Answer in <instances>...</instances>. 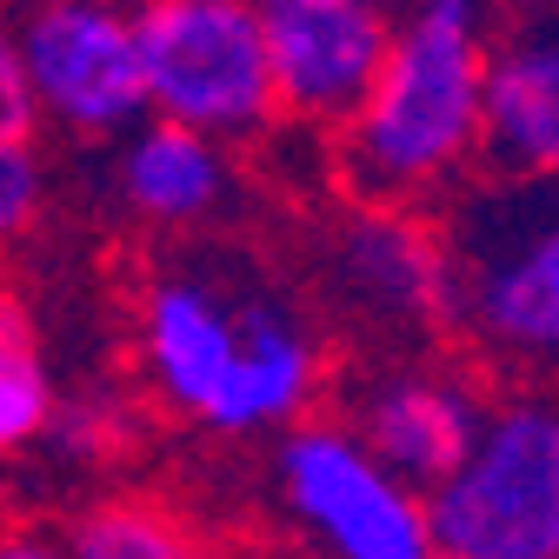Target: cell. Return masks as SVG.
Returning a JSON list of instances; mask_svg holds the SVG:
<instances>
[{
    "mask_svg": "<svg viewBox=\"0 0 559 559\" xmlns=\"http://www.w3.org/2000/svg\"><path fill=\"white\" fill-rule=\"evenodd\" d=\"M53 373L40 360L34 320L14 294H0V453H21L53 419Z\"/></svg>",
    "mask_w": 559,
    "mask_h": 559,
    "instance_id": "4fadbf2b",
    "label": "cell"
},
{
    "mask_svg": "<svg viewBox=\"0 0 559 559\" xmlns=\"http://www.w3.org/2000/svg\"><path fill=\"white\" fill-rule=\"evenodd\" d=\"M34 87H27V67L14 47V27L0 21V140H34Z\"/></svg>",
    "mask_w": 559,
    "mask_h": 559,
    "instance_id": "2e32d148",
    "label": "cell"
},
{
    "mask_svg": "<svg viewBox=\"0 0 559 559\" xmlns=\"http://www.w3.org/2000/svg\"><path fill=\"white\" fill-rule=\"evenodd\" d=\"M460 320L507 360L559 373V193L507 187L453 227Z\"/></svg>",
    "mask_w": 559,
    "mask_h": 559,
    "instance_id": "5b68a950",
    "label": "cell"
},
{
    "mask_svg": "<svg viewBox=\"0 0 559 559\" xmlns=\"http://www.w3.org/2000/svg\"><path fill=\"white\" fill-rule=\"evenodd\" d=\"M40 200H47V174L34 140H0V247H14L40 221Z\"/></svg>",
    "mask_w": 559,
    "mask_h": 559,
    "instance_id": "9a60e30c",
    "label": "cell"
},
{
    "mask_svg": "<svg viewBox=\"0 0 559 559\" xmlns=\"http://www.w3.org/2000/svg\"><path fill=\"white\" fill-rule=\"evenodd\" d=\"M147 114L200 140H247L273 120L260 8L247 0H147L133 8Z\"/></svg>",
    "mask_w": 559,
    "mask_h": 559,
    "instance_id": "277c9868",
    "label": "cell"
},
{
    "mask_svg": "<svg viewBox=\"0 0 559 559\" xmlns=\"http://www.w3.org/2000/svg\"><path fill=\"white\" fill-rule=\"evenodd\" d=\"M340 266L373 313H393V320H413V326L460 320V280H453L447 240H433L419 221L393 214V206H373V214H360L346 227Z\"/></svg>",
    "mask_w": 559,
    "mask_h": 559,
    "instance_id": "8fae6325",
    "label": "cell"
},
{
    "mask_svg": "<svg viewBox=\"0 0 559 559\" xmlns=\"http://www.w3.org/2000/svg\"><path fill=\"white\" fill-rule=\"evenodd\" d=\"M14 47L34 87V114L74 133H133L147 114L133 53V8L107 0H40L14 14Z\"/></svg>",
    "mask_w": 559,
    "mask_h": 559,
    "instance_id": "8992f818",
    "label": "cell"
},
{
    "mask_svg": "<svg viewBox=\"0 0 559 559\" xmlns=\"http://www.w3.org/2000/svg\"><path fill=\"white\" fill-rule=\"evenodd\" d=\"M67 559H200V552L160 507H94L67 539Z\"/></svg>",
    "mask_w": 559,
    "mask_h": 559,
    "instance_id": "5bb4252c",
    "label": "cell"
},
{
    "mask_svg": "<svg viewBox=\"0 0 559 559\" xmlns=\"http://www.w3.org/2000/svg\"><path fill=\"white\" fill-rule=\"evenodd\" d=\"M260 40L273 114L307 127H346L380 81L393 14L373 0H266Z\"/></svg>",
    "mask_w": 559,
    "mask_h": 559,
    "instance_id": "ba28073f",
    "label": "cell"
},
{
    "mask_svg": "<svg viewBox=\"0 0 559 559\" xmlns=\"http://www.w3.org/2000/svg\"><path fill=\"white\" fill-rule=\"evenodd\" d=\"M419 513L433 559H559V406H493Z\"/></svg>",
    "mask_w": 559,
    "mask_h": 559,
    "instance_id": "3957f363",
    "label": "cell"
},
{
    "mask_svg": "<svg viewBox=\"0 0 559 559\" xmlns=\"http://www.w3.org/2000/svg\"><path fill=\"white\" fill-rule=\"evenodd\" d=\"M479 160L513 187L559 180V8L513 14L486 34Z\"/></svg>",
    "mask_w": 559,
    "mask_h": 559,
    "instance_id": "9c48e42d",
    "label": "cell"
},
{
    "mask_svg": "<svg viewBox=\"0 0 559 559\" xmlns=\"http://www.w3.org/2000/svg\"><path fill=\"white\" fill-rule=\"evenodd\" d=\"M486 406L466 380L453 373H427V367H393L380 380L360 386L354 400V433L360 453L393 473L400 486H413V493H433V486L473 453L479 427H486Z\"/></svg>",
    "mask_w": 559,
    "mask_h": 559,
    "instance_id": "30bf717a",
    "label": "cell"
},
{
    "mask_svg": "<svg viewBox=\"0 0 559 559\" xmlns=\"http://www.w3.org/2000/svg\"><path fill=\"white\" fill-rule=\"evenodd\" d=\"M140 367L160 400L214 433H260L300 419L320 393L307 320L253 287L167 273L140 313Z\"/></svg>",
    "mask_w": 559,
    "mask_h": 559,
    "instance_id": "6da1fadb",
    "label": "cell"
},
{
    "mask_svg": "<svg viewBox=\"0 0 559 559\" xmlns=\"http://www.w3.org/2000/svg\"><path fill=\"white\" fill-rule=\"evenodd\" d=\"M0 559H67V546H47V539H0Z\"/></svg>",
    "mask_w": 559,
    "mask_h": 559,
    "instance_id": "e0dca14e",
    "label": "cell"
},
{
    "mask_svg": "<svg viewBox=\"0 0 559 559\" xmlns=\"http://www.w3.org/2000/svg\"><path fill=\"white\" fill-rule=\"evenodd\" d=\"M486 100V8L427 0L393 14V40L367 107L346 120V174L367 200L433 193L479 160Z\"/></svg>",
    "mask_w": 559,
    "mask_h": 559,
    "instance_id": "7a4b0ae2",
    "label": "cell"
},
{
    "mask_svg": "<svg viewBox=\"0 0 559 559\" xmlns=\"http://www.w3.org/2000/svg\"><path fill=\"white\" fill-rule=\"evenodd\" d=\"M280 500L333 559H433L419 493L380 473L346 427H294L280 440Z\"/></svg>",
    "mask_w": 559,
    "mask_h": 559,
    "instance_id": "52a82bcc",
    "label": "cell"
},
{
    "mask_svg": "<svg viewBox=\"0 0 559 559\" xmlns=\"http://www.w3.org/2000/svg\"><path fill=\"white\" fill-rule=\"evenodd\" d=\"M120 200L154 227H193L227 200V154L167 120H140L120 140Z\"/></svg>",
    "mask_w": 559,
    "mask_h": 559,
    "instance_id": "7c38bea8",
    "label": "cell"
}]
</instances>
